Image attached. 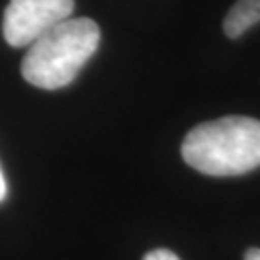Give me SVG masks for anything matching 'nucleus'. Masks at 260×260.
<instances>
[{
	"mask_svg": "<svg viewBox=\"0 0 260 260\" xmlns=\"http://www.w3.org/2000/svg\"><path fill=\"white\" fill-rule=\"evenodd\" d=\"M181 156L206 176H241L260 166V121L225 116L205 121L187 133Z\"/></svg>",
	"mask_w": 260,
	"mask_h": 260,
	"instance_id": "1",
	"label": "nucleus"
},
{
	"mask_svg": "<svg viewBox=\"0 0 260 260\" xmlns=\"http://www.w3.org/2000/svg\"><path fill=\"white\" fill-rule=\"evenodd\" d=\"M101 29L89 18H70L27 47L21 75L33 87L56 91L74 81L96 52Z\"/></svg>",
	"mask_w": 260,
	"mask_h": 260,
	"instance_id": "2",
	"label": "nucleus"
},
{
	"mask_svg": "<svg viewBox=\"0 0 260 260\" xmlns=\"http://www.w3.org/2000/svg\"><path fill=\"white\" fill-rule=\"evenodd\" d=\"M74 0H10L4 10L2 33L10 47H31L48 29L72 18Z\"/></svg>",
	"mask_w": 260,
	"mask_h": 260,
	"instance_id": "3",
	"label": "nucleus"
},
{
	"mask_svg": "<svg viewBox=\"0 0 260 260\" xmlns=\"http://www.w3.org/2000/svg\"><path fill=\"white\" fill-rule=\"evenodd\" d=\"M258 21L260 0H237L223 19V33L230 39H237Z\"/></svg>",
	"mask_w": 260,
	"mask_h": 260,
	"instance_id": "4",
	"label": "nucleus"
},
{
	"mask_svg": "<svg viewBox=\"0 0 260 260\" xmlns=\"http://www.w3.org/2000/svg\"><path fill=\"white\" fill-rule=\"evenodd\" d=\"M143 260H179V256L168 249H154V251L147 252Z\"/></svg>",
	"mask_w": 260,
	"mask_h": 260,
	"instance_id": "5",
	"label": "nucleus"
},
{
	"mask_svg": "<svg viewBox=\"0 0 260 260\" xmlns=\"http://www.w3.org/2000/svg\"><path fill=\"white\" fill-rule=\"evenodd\" d=\"M6 193H8V187H6V179H4L2 168H0V203L6 199Z\"/></svg>",
	"mask_w": 260,
	"mask_h": 260,
	"instance_id": "6",
	"label": "nucleus"
},
{
	"mask_svg": "<svg viewBox=\"0 0 260 260\" xmlns=\"http://www.w3.org/2000/svg\"><path fill=\"white\" fill-rule=\"evenodd\" d=\"M245 260H260V249H249L245 254Z\"/></svg>",
	"mask_w": 260,
	"mask_h": 260,
	"instance_id": "7",
	"label": "nucleus"
}]
</instances>
